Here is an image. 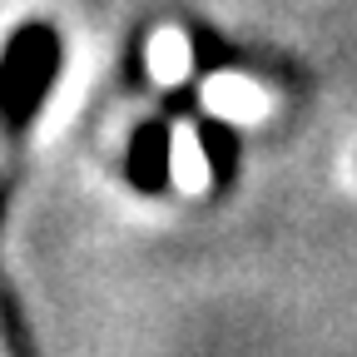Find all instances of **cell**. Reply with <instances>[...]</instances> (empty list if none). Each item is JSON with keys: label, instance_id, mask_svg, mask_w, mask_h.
<instances>
[{"label": "cell", "instance_id": "3", "mask_svg": "<svg viewBox=\"0 0 357 357\" xmlns=\"http://www.w3.org/2000/svg\"><path fill=\"white\" fill-rule=\"evenodd\" d=\"M208 105H213L223 119H253V114L268 109V100L258 95L253 84H243V79H213V84H208Z\"/></svg>", "mask_w": 357, "mask_h": 357}, {"label": "cell", "instance_id": "4", "mask_svg": "<svg viewBox=\"0 0 357 357\" xmlns=\"http://www.w3.org/2000/svg\"><path fill=\"white\" fill-rule=\"evenodd\" d=\"M154 70L159 75H178V70H184V40H178V35H164L154 45Z\"/></svg>", "mask_w": 357, "mask_h": 357}, {"label": "cell", "instance_id": "2", "mask_svg": "<svg viewBox=\"0 0 357 357\" xmlns=\"http://www.w3.org/2000/svg\"><path fill=\"white\" fill-rule=\"evenodd\" d=\"M169 129L164 124H144L139 134H134L129 144V178L139 184L144 194H159L169 184Z\"/></svg>", "mask_w": 357, "mask_h": 357}, {"label": "cell", "instance_id": "1", "mask_svg": "<svg viewBox=\"0 0 357 357\" xmlns=\"http://www.w3.org/2000/svg\"><path fill=\"white\" fill-rule=\"evenodd\" d=\"M60 60H65L60 30L45 20H25L0 50V229H6L10 189L20 178V144L60 79ZM0 342H6L10 357H35L30 328L20 318V303H15L6 273H0Z\"/></svg>", "mask_w": 357, "mask_h": 357}]
</instances>
